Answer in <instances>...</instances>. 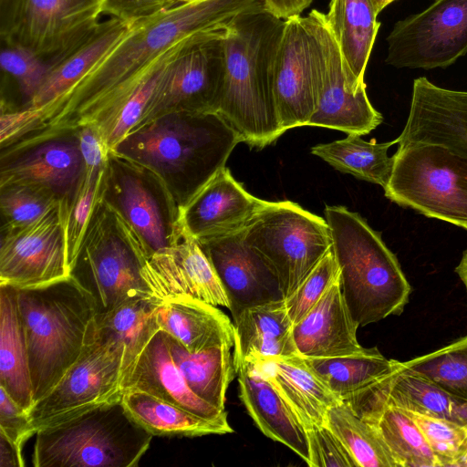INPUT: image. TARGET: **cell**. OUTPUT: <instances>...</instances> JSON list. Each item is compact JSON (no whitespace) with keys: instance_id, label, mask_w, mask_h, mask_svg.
Masks as SVG:
<instances>
[{"instance_id":"cell-56","label":"cell","mask_w":467,"mask_h":467,"mask_svg":"<svg viewBox=\"0 0 467 467\" xmlns=\"http://www.w3.org/2000/svg\"><path fill=\"white\" fill-rule=\"evenodd\" d=\"M178 3H184V2H189V1H192V0H176Z\"/></svg>"},{"instance_id":"cell-32","label":"cell","mask_w":467,"mask_h":467,"mask_svg":"<svg viewBox=\"0 0 467 467\" xmlns=\"http://www.w3.org/2000/svg\"><path fill=\"white\" fill-rule=\"evenodd\" d=\"M0 387L27 412L34 404L16 288L0 285Z\"/></svg>"},{"instance_id":"cell-19","label":"cell","mask_w":467,"mask_h":467,"mask_svg":"<svg viewBox=\"0 0 467 467\" xmlns=\"http://www.w3.org/2000/svg\"><path fill=\"white\" fill-rule=\"evenodd\" d=\"M244 232L199 242L226 293L233 318L246 308L285 299L278 277Z\"/></svg>"},{"instance_id":"cell-31","label":"cell","mask_w":467,"mask_h":467,"mask_svg":"<svg viewBox=\"0 0 467 467\" xmlns=\"http://www.w3.org/2000/svg\"><path fill=\"white\" fill-rule=\"evenodd\" d=\"M233 321L234 358L298 355L285 299L246 308Z\"/></svg>"},{"instance_id":"cell-1","label":"cell","mask_w":467,"mask_h":467,"mask_svg":"<svg viewBox=\"0 0 467 467\" xmlns=\"http://www.w3.org/2000/svg\"><path fill=\"white\" fill-rule=\"evenodd\" d=\"M263 0H192L137 22L127 36L78 83L40 109H28L24 143L88 124L101 105L177 42L223 30Z\"/></svg>"},{"instance_id":"cell-50","label":"cell","mask_w":467,"mask_h":467,"mask_svg":"<svg viewBox=\"0 0 467 467\" xmlns=\"http://www.w3.org/2000/svg\"><path fill=\"white\" fill-rule=\"evenodd\" d=\"M84 160L85 170L100 171L107 163L109 149L102 135L93 124H87L73 130Z\"/></svg>"},{"instance_id":"cell-9","label":"cell","mask_w":467,"mask_h":467,"mask_svg":"<svg viewBox=\"0 0 467 467\" xmlns=\"http://www.w3.org/2000/svg\"><path fill=\"white\" fill-rule=\"evenodd\" d=\"M244 237L275 272L285 298L332 248L326 219L291 201L269 202Z\"/></svg>"},{"instance_id":"cell-53","label":"cell","mask_w":467,"mask_h":467,"mask_svg":"<svg viewBox=\"0 0 467 467\" xmlns=\"http://www.w3.org/2000/svg\"><path fill=\"white\" fill-rule=\"evenodd\" d=\"M455 272L463 283L467 292V250L463 252L462 259L455 268Z\"/></svg>"},{"instance_id":"cell-39","label":"cell","mask_w":467,"mask_h":467,"mask_svg":"<svg viewBox=\"0 0 467 467\" xmlns=\"http://www.w3.org/2000/svg\"><path fill=\"white\" fill-rule=\"evenodd\" d=\"M302 358L340 400L389 373L397 363L385 358L376 347L348 356Z\"/></svg>"},{"instance_id":"cell-43","label":"cell","mask_w":467,"mask_h":467,"mask_svg":"<svg viewBox=\"0 0 467 467\" xmlns=\"http://www.w3.org/2000/svg\"><path fill=\"white\" fill-rule=\"evenodd\" d=\"M61 203L62 202L46 191L29 184H0L2 226L5 227H21L34 223Z\"/></svg>"},{"instance_id":"cell-36","label":"cell","mask_w":467,"mask_h":467,"mask_svg":"<svg viewBox=\"0 0 467 467\" xmlns=\"http://www.w3.org/2000/svg\"><path fill=\"white\" fill-rule=\"evenodd\" d=\"M122 403L153 436H203L233 432L227 419L211 420L139 390H126Z\"/></svg>"},{"instance_id":"cell-45","label":"cell","mask_w":467,"mask_h":467,"mask_svg":"<svg viewBox=\"0 0 467 467\" xmlns=\"http://www.w3.org/2000/svg\"><path fill=\"white\" fill-rule=\"evenodd\" d=\"M338 278L339 268L331 248L298 286L285 298L292 322L296 324L301 320Z\"/></svg>"},{"instance_id":"cell-5","label":"cell","mask_w":467,"mask_h":467,"mask_svg":"<svg viewBox=\"0 0 467 467\" xmlns=\"http://www.w3.org/2000/svg\"><path fill=\"white\" fill-rule=\"evenodd\" d=\"M332 249L347 306L358 327L400 315L411 292L396 255L357 213L327 205Z\"/></svg>"},{"instance_id":"cell-11","label":"cell","mask_w":467,"mask_h":467,"mask_svg":"<svg viewBox=\"0 0 467 467\" xmlns=\"http://www.w3.org/2000/svg\"><path fill=\"white\" fill-rule=\"evenodd\" d=\"M102 198L135 230L150 256L171 248L183 232L181 208L161 178L113 150L107 159Z\"/></svg>"},{"instance_id":"cell-18","label":"cell","mask_w":467,"mask_h":467,"mask_svg":"<svg viewBox=\"0 0 467 467\" xmlns=\"http://www.w3.org/2000/svg\"><path fill=\"white\" fill-rule=\"evenodd\" d=\"M84 173V160L72 130L1 152L0 184H29L62 202L68 203Z\"/></svg>"},{"instance_id":"cell-2","label":"cell","mask_w":467,"mask_h":467,"mask_svg":"<svg viewBox=\"0 0 467 467\" xmlns=\"http://www.w3.org/2000/svg\"><path fill=\"white\" fill-rule=\"evenodd\" d=\"M239 142L217 112L173 110L131 130L110 150L155 171L182 208L225 167Z\"/></svg>"},{"instance_id":"cell-23","label":"cell","mask_w":467,"mask_h":467,"mask_svg":"<svg viewBox=\"0 0 467 467\" xmlns=\"http://www.w3.org/2000/svg\"><path fill=\"white\" fill-rule=\"evenodd\" d=\"M358 416L384 405L449 420L467 428V401L459 400L430 380L395 368L343 400Z\"/></svg>"},{"instance_id":"cell-41","label":"cell","mask_w":467,"mask_h":467,"mask_svg":"<svg viewBox=\"0 0 467 467\" xmlns=\"http://www.w3.org/2000/svg\"><path fill=\"white\" fill-rule=\"evenodd\" d=\"M399 365L467 401V336L429 354L399 361Z\"/></svg>"},{"instance_id":"cell-15","label":"cell","mask_w":467,"mask_h":467,"mask_svg":"<svg viewBox=\"0 0 467 467\" xmlns=\"http://www.w3.org/2000/svg\"><path fill=\"white\" fill-rule=\"evenodd\" d=\"M224 29L201 33L183 47L133 129L173 110L218 112L223 82Z\"/></svg>"},{"instance_id":"cell-49","label":"cell","mask_w":467,"mask_h":467,"mask_svg":"<svg viewBox=\"0 0 467 467\" xmlns=\"http://www.w3.org/2000/svg\"><path fill=\"white\" fill-rule=\"evenodd\" d=\"M178 4L176 0H108L104 13L133 25Z\"/></svg>"},{"instance_id":"cell-27","label":"cell","mask_w":467,"mask_h":467,"mask_svg":"<svg viewBox=\"0 0 467 467\" xmlns=\"http://www.w3.org/2000/svg\"><path fill=\"white\" fill-rule=\"evenodd\" d=\"M244 359L249 360L275 389L306 431L324 425L328 409L341 401L299 355H251Z\"/></svg>"},{"instance_id":"cell-37","label":"cell","mask_w":467,"mask_h":467,"mask_svg":"<svg viewBox=\"0 0 467 467\" xmlns=\"http://www.w3.org/2000/svg\"><path fill=\"white\" fill-rule=\"evenodd\" d=\"M397 143V139L378 143L375 140L366 141L358 134H348L345 139L312 147L311 153L341 172L349 173L384 189L389 183L394 164V156L389 157L388 150Z\"/></svg>"},{"instance_id":"cell-33","label":"cell","mask_w":467,"mask_h":467,"mask_svg":"<svg viewBox=\"0 0 467 467\" xmlns=\"http://www.w3.org/2000/svg\"><path fill=\"white\" fill-rule=\"evenodd\" d=\"M163 300L156 296L138 297L95 316L93 339L124 349V371L160 329L157 310Z\"/></svg>"},{"instance_id":"cell-54","label":"cell","mask_w":467,"mask_h":467,"mask_svg":"<svg viewBox=\"0 0 467 467\" xmlns=\"http://www.w3.org/2000/svg\"><path fill=\"white\" fill-rule=\"evenodd\" d=\"M456 466H465L467 467V437L464 441L461 456L456 463Z\"/></svg>"},{"instance_id":"cell-20","label":"cell","mask_w":467,"mask_h":467,"mask_svg":"<svg viewBox=\"0 0 467 467\" xmlns=\"http://www.w3.org/2000/svg\"><path fill=\"white\" fill-rule=\"evenodd\" d=\"M143 276L161 298L190 297L229 309L226 293L199 242L184 229L177 243L147 258Z\"/></svg>"},{"instance_id":"cell-12","label":"cell","mask_w":467,"mask_h":467,"mask_svg":"<svg viewBox=\"0 0 467 467\" xmlns=\"http://www.w3.org/2000/svg\"><path fill=\"white\" fill-rule=\"evenodd\" d=\"M309 30L316 72L317 105L307 126L364 135L383 120L371 105L366 88L353 89L326 14L313 9L304 16Z\"/></svg>"},{"instance_id":"cell-47","label":"cell","mask_w":467,"mask_h":467,"mask_svg":"<svg viewBox=\"0 0 467 467\" xmlns=\"http://www.w3.org/2000/svg\"><path fill=\"white\" fill-rule=\"evenodd\" d=\"M310 467H358L340 440L324 424L306 431Z\"/></svg>"},{"instance_id":"cell-24","label":"cell","mask_w":467,"mask_h":467,"mask_svg":"<svg viewBox=\"0 0 467 467\" xmlns=\"http://www.w3.org/2000/svg\"><path fill=\"white\" fill-rule=\"evenodd\" d=\"M121 389L139 390L201 417L227 419L221 410L194 394L174 363L169 350L167 332L160 328L124 371Z\"/></svg>"},{"instance_id":"cell-17","label":"cell","mask_w":467,"mask_h":467,"mask_svg":"<svg viewBox=\"0 0 467 467\" xmlns=\"http://www.w3.org/2000/svg\"><path fill=\"white\" fill-rule=\"evenodd\" d=\"M271 79L284 132L307 126L317 105V84L311 36L304 16L285 20L273 57Z\"/></svg>"},{"instance_id":"cell-52","label":"cell","mask_w":467,"mask_h":467,"mask_svg":"<svg viewBox=\"0 0 467 467\" xmlns=\"http://www.w3.org/2000/svg\"><path fill=\"white\" fill-rule=\"evenodd\" d=\"M22 447L0 431V466L23 467Z\"/></svg>"},{"instance_id":"cell-6","label":"cell","mask_w":467,"mask_h":467,"mask_svg":"<svg viewBox=\"0 0 467 467\" xmlns=\"http://www.w3.org/2000/svg\"><path fill=\"white\" fill-rule=\"evenodd\" d=\"M149 256L143 241L103 200L101 190L69 272L91 296L96 316L128 300L156 296L143 276Z\"/></svg>"},{"instance_id":"cell-29","label":"cell","mask_w":467,"mask_h":467,"mask_svg":"<svg viewBox=\"0 0 467 467\" xmlns=\"http://www.w3.org/2000/svg\"><path fill=\"white\" fill-rule=\"evenodd\" d=\"M160 328L165 330L190 352L220 345L234 347V322L217 306L190 298H164L157 310Z\"/></svg>"},{"instance_id":"cell-35","label":"cell","mask_w":467,"mask_h":467,"mask_svg":"<svg viewBox=\"0 0 467 467\" xmlns=\"http://www.w3.org/2000/svg\"><path fill=\"white\" fill-rule=\"evenodd\" d=\"M169 350L191 390L199 398L224 410L227 389L236 374L232 347L220 345L190 352L167 332Z\"/></svg>"},{"instance_id":"cell-40","label":"cell","mask_w":467,"mask_h":467,"mask_svg":"<svg viewBox=\"0 0 467 467\" xmlns=\"http://www.w3.org/2000/svg\"><path fill=\"white\" fill-rule=\"evenodd\" d=\"M325 425L340 440L358 467H399L375 429L344 401L328 409Z\"/></svg>"},{"instance_id":"cell-25","label":"cell","mask_w":467,"mask_h":467,"mask_svg":"<svg viewBox=\"0 0 467 467\" xmlns=\"http://www.w3.org/2000/svg\"><path fill=\"white\" fill-rule=\"evenodd\" d=\"M358 326L345 302L339 278L294 324L296 350L304 358H334L365 352L357 339Z\"/></svg>"},{"instance_id":"cell-3","label":"cell","mask_w":467,"mask_h":467,"mask_svg":"<svg viewBox=\"0 0 467 467\" xmlns=\"http://www.w3.org/2000/svg\"><path fill=\"white\" fill-rule=\"evenodd\" d=\"M284 23L263 3L238 16L223 30V82L217 113L250 147L262 149L284 133L271 79Z\"/></svg>"},{"instance_id":"cell-42","label":"cell","mask_w":467,"mask_h":467,"mask_svg":"<svg viewBox=\"0 0 467 467\" xmlns=\"http://www.w3.org/2000/svg\"><path fill=\"white\" fill-rule=\"evenodd\" d=\"M0 66L2 82L12 84L19 96L16 110L27 109L46 80L49 67L28 49L5 43H1Z\"/></svg>"},{"instance_id":"cell-14","label":"cell","mask_w":467,"mask_h":467,"mask_svg":"<svg viewBox=\"0 0 467 467\" xmlns=\"http://www.w3.org/2000/svg\"><path fill=\"white\" fill-rule=\"evenodd\" d=\"M385 62L398 68H445L467 53V0H435L398 21Z\"/></svg>"},{"instance_id":"cell-21","label":"cell","mask_w":467,"mask_h":467,"mask_svg":"<svg viewBox=\"0 0 467 467\" xmlns=\"http://www.w3.org/2000/svg\"><path fill=\"white\" fill-rule=\"evenodd\" d=\"M269 201L249 193L224 167L181 208L183 229L198 242L240 232Z\"/></svg>"},{"instance_id":"cell-10","label":"cell","mask_w":467,"mask_h":467,"mask_svg":"<svg viewBox=\"0 0 467 467\" xmlns=\"http://www.w3.org/2000/svg\"><path fill=\"white\" fill-rule=\"evenodd\" d=\"M108 0H0L1 43L54 68L98 26Z\"/></svg>"},{"instance_id":"cell-22","label":"cell","mask_w":467,"mask_h":467,"mask_svg":"<svg viewBox=\"0 0 467 467\" xmlns=\"http://www.w3.org/2000/svg\"><path fill=\"white\" fill-rule=\"evenodd\" d=\"M398 145H442L467 158V91L444 88L425 77L414 79L409 116Z\"/></svg>"},{"instance_id":"cell-16","label":"cell","mask_w":467,"mask_h":467,"mask_svg":"<svg viewBox=\"0 0 467 467\" xmlns=\"http://www.w3.org/2000/svg\"><path fill=\"white\" fill-rule=\"evenodd\" d=\"M66 205L29 225L1 226L0 285L27 288L69 276Z\"/></svg>"},{"instance_id":"cell-28","label":"cell","mask_w":467,"mask_h":467,"mask_svg":"<svg viewBox=\"0 0 467 467\" xmlns=\"http://www.w3.org/2000/svg\"><path fill=\"white\" fill-rule=\"evenodd\" d=\"M373 0H330L326 14L350 87L366 88L364 75L380 26Z\"/></svg>"},{"instance_id":"cell-26","label":"cell","mask_w":467,"mask_h":467,"mask_svg":"<svg viewBox=\"0 0 467 467\" xmlns=\"http://www.w3.org/2000/svg\"><path fill=\"white\" fill-rule=\"evenodd\" d=\"M239 398L256 427L268 438L309 461L306 431L288 404L247 359L234 358Z\"/></svg>"},{"instance_id":"cell-55","label":"cell","mask_w":467,"mask_h":467,"mask_svg":"<svg viewBox=\"0 0 467 467\" xmlns=\"http://www.w3.org/2000/svg\"><path fill=\"white\" fill-rule=\"evenodd\" d=\"M396 0H373L375 7L379 14L385 7H387L390 3Z\"/></svg>"},{"instance_id":"cell-4","label":"cell","mask_w":467,"mask_h":467,"mask_svg":"<svg viewBox=\"0 0 467 467\" xmlns=\"http://www.w3.org/2000/svg\"><path fill=\"white\" fill-rule=\"evenodd\" d=\"M34 403L60 380L93 340L95 305L70 275L47 285L16 288Z\"/></svg>"},{"instance_id":"cell-44","label":"cell","mask_w":467,"mask_h":467,"mask_svg":"<svg viewBox=\"0 0 467 467\" xmlns=\"http://www.w3.org/2000/svg\"><path fill=\"white\" fill-rule=\"evenodd\" d=\"M104 171L105 168L100 171L85 170L76 192L66 205V240L69 272L79 251L94 205L101 194Z\"/></svg>"},{"instance_id":"cell-30","label":"cell","mask_w":467,"mask_h":467,"mask_svg":"<svg viewBox=\"0 0 467 467\" xmlns=\"http://www.w3.org/2000/svg\"><path fill=\"white\" fill-rule=\"evenodd\" d=\"M135 24L117 17L99 23L48 73L27 109L43 108L67 93L127 36Z\"/></svg>"},{"instance_id":"cell-8","label":"cell","mask_w":467,"mask_h":467,"mask_svg":"<svg viewBox=\"0 0 467 467\" xmlns=\"http://www.w3.org/2000/svg\"><path fill=\"white\" fill-rule=\"evenodd\" d=\"M385 196L467 230V158L434 143L400 144Z\"/></svg>"},{"instance_id":"cell-51","label":"cell","mask_w":467,"mask_h":467,"mask_svg":"<svg viewBox=\"0 0 467 467\" xmlns=\"http://www.w3.org/2000/svg\"><path fill=\"white\" fill-rule=\"evenodd\" d=\"M267 11L284 20L300 16L313 0H263Z\"/></svg>"},{"instance_id":"cell-38","label":"cell","mask_w":467,"mask_h":467,"mask_svg":"<svg viewBox=\"0 0 467 467\" xmlns=\"http://www.w3.org/2000/svg\"><path fill=\"white\" fill-rule=\"evenodd\" d=\"M359 417L375 429L399 467H440L422 432L405 410L384 405Z\"/></svg>"},{"instance_id":"cell-7","label":"cell","mask_w":467,"mask_h":467,"mask_svg":"<svg viewBox=\"0 0 467 467\" xmlns=\"http://www.w3.org/2000/svg\"><path fill=\"white\" fill-rule=\"evenodd\" d=\"M152 437L120 399L38 430L32 462L35 467H134Z\"/></svg>"},{"instance_id":"cell-48","label":"cell","mask_w":467,"mask_h":467,"mask_svg":"<svg viewBox=\"0 0 467 467\" xmlns=\"http://www.w3.org/2000/svg\"><path fill=\"white\" fill-rule=\"evenodd\" d=\"M0 431L22 448L24 443L36 434L28 412L1 387Z\"/></svg>"},{"instance_id":"cell-46","label":"cell","mask_w":467,"mask_h":467,"mask_svg":"<svg viewBox=\"0 0 467 467\" xmlns=\"http://www.w3.org/2000/svg\"><path fill=\"white\" fill-rule=\"evenodd\" d=\"M406 411L422 432L440 467L456 466L467 437V428L449 420Z\"/></svg>"},{"instance_id":"cell-13","label":"cell","mask_w":467,"mask_h":467,"mask_svg":"<svg viewBox=\"0 0 467 467\" xmlns=\"http://www.w3.org/2000/svg\"><path fill=\"white\" fill-rule=\"evenodd\" d=\"M124 349L94 339L60 380L28 410L35 432L122 398Z\"/></svg>"},{"instance_id":"cell-34","label":"cell","mask_w":467,"mask_h":467,"mask_svg":"<svg viewBox=\"0 0 467 467\" xmlns=\"http://www.w3.org/2000/svg\"><path fill=\"white\" fill-rule=\"evenodd\" d=\"M197 35L177 42L155 57L136 86L91 123L99 130L109 150L139 123L170 65Z\"/></svg>"}]
</instances>
